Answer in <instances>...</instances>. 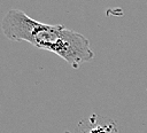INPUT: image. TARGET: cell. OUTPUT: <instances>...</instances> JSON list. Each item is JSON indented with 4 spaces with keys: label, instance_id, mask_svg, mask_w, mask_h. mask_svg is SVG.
I'll use <instances>...</instances> for the list:
<instances>
[{
    "label": "cell",
    "instance_id": "obj_1",
    "mask_svg": "<svg viewBox=\"0 0 147 133\" xmlns=\"http://www.w3.org/2000/svg\"><path fill=\"white\" fill-rule=\"evenodd\" d=\"M1 29L9 40L30 42L37 48L56 54L75 68L94 57L85 36L61 24L38 22L18 9L6 13L1 21Z\"/></svg>",
    "mask_w": 147,
    "mask_h": 133
}]
</instances>
